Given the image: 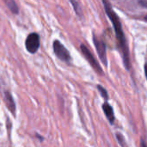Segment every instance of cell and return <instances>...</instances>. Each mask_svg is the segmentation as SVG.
<instances>
[{
	"mask_svg": "<svg viewBox=\"0 0 147 147\" xmlns=\"http://www.w3.org/2000/svg\"><path fill=\"white\" fill-rule=\"evenodd\" d=\"M102 3L104 5L106 14L108 15V16L111 20L112 24H113V26L115 28L118 46H119V48H120V50L121 52V54H122V59H123V61H124V65H125L127 70H129L130 69L129 50H128V47H127V40H126L123 29H122L121 20H120L119 16L116 15V13L112 9V8H111L109 2L103 1Z\"/></svg>",
	"mask_w": 147,
	"mask_h": 147,
	"instance_id": "6da1fadb",
	"label": "cell"
},
{
	"mask_svg": "<svg viewBox=\"0 0 147 147\" xmlns=\"http://www.w3.org/2000/svg\"><path fill=\"white\" fill-rule=\"evenodd\" d=\"M53 48L55 55L62 61L66 63H70L71 61V55L69 51L65 48V47L61 44V42L58 40H55L53 44Z\"/></svg>",
	"mask_w": 147,
	"mask_h": 147,
	"instance_id": "7a4b0ae2",
	"label": "cell"
},
{
	"mask_svg": "<svg viewBox=\"0 0 147 147\" xmlns=\"http://www.w3.org/2000/svg\"><path fill=\"white\" fill-rule=\"evenodd\" d=\"M26 50L29 53H35L40 47V36L37 33H31L28 35L25 40Z\"/></svg>",
	"mask_w": 147,
	"mask_h": 147,
	"instance_id": "3957f363",
	"label": "cell"
},
{
	"mask_svg": "<svg viewBox=\"0 0 147 147\" xmlns=\"http://www.w3.org/2000/svg\"><path fill=\"white\" fill-rule=\"evenodd\" d=\"M80 48H81V51L83 53V54L84 55L85 59L89 61V63L90 64V65L93 67V69H95V71L100 74H103V71L99 65V63L97 62V60L95 59V57L93 56V54L90 53V51L88 49V47L84 45V44H81L80 46Z\"/></svg>",
	"mask_w": 147,
	"mask_h": 147,
	"instance_id": "277c9868",
	"label": "cell"
},
{
	"mask_svg": "<svg viewBox=\"0 0 147 147\" xmlns=\"http://www.w3.org/2000/svg\"><path fill=\"white\" fill-rule=\"evenodd\" d=\"M93 42L94 45L96 47V52L100 57V59L102 60V62L104 64V65H108V62H107V55H106V45L105 43L99 38L96 37V34L93 35Z\"/></svg>",
	"mask_w": 147,
	"mask_h": 147,
	"instance_id": "5b68a950",
	"label": "cell"
},
{
	"mask_svg": "<svg viewBox=\"0 0 147 147\" xmlns=\"http://www.w3.org/2000/svg\"><path fill=\"white\" fill-rule=\"evenodd\" d=\"M3 99L5 101V103H6V106L8 107V109L10 110V112L13 115H15V113H16V105H15L13 97H12L11 94L9 91H5L4 92Z\"/></svg>",
	"mask_w": 147,
	"mask_h": 147,
	"instance_id": "8992f818",
	"label": "cell"
},
{
	"mask_svg": "<svg viewBox=\"0 0 147 147\" xmlns=\"http://www.w3.org/2000/svg\"><path fill=\"white\" fill-rule=\"evenodd\" d=\"M102 109H103V112L106 115V117L108 118V120L109 121L110 123H114L115 121V115H114V110H113V108L107 102H105L103 105H102Z\"/></svg>",
	"mask_w": 147,
	"mask_h": 147,
	"instance_id": "52a82bcc",
	"label": "cell"
},
{
	"mask_svg": "<svg viewBox=\"0 0 147 147\" xmlns=\"http://www.w3.org/2000/svg\"><path fill=\"white\" fill-rule=\"evenodd\" d=\"M5 3L7 5V7L9 8V9L13 13V14H18L19 12V9L17 4L16 3V2L12 1V0H7L5 1Z\"/></svg>",
	"mask_w": 147,
	"mask_h": 147,
	"instance_id": "ba28073f",
	"label": "cell"
},
{
	"mask_svg": "<svg viewBox=\"0 0 147 147\" xmlns=\"http://www.w3.org/2000/svg\"><path fill=\"white\" fill-rule=\"evenodd\" d=\"M71 3L73 5L74 10L76 11L77 15H78V16H81V15H82V10H81V8H80V6H79V3H78V2H75V1H71Z\"/></svg>",
	"mask_w": 147,
	"mask_h": 147,
	"instance_id": "9c48e42d",
	"label": "cell"
},
{
	"mask_svg": "<svg viewBox=\"0 0 147 147\" xmlns=\"http://www.w3.org/2000/svg\"><path fill=\"white\" fill-rule=\"evenodd\" d=\"M97 88H98V90H99V92L101 93L102 96L105 100H108V99H109V94H108L107 90H106L102 86H101V85H98Z\"/></svg>",
	"mask_w": 147,
	"mask_h": 147,
	"instance_id": "30bf717a",
	"label": "cell"
},
{
	"mask_svg": "<svg viewBox=\"0 0 147 147\" xmlns=\"http://www.w3.org/2000/svg\"><path fill=\"white\" fill-rule=\"evenodd\" d=\"M116 136H117V140H118V141L120 142V144L121 145V146L125 147V146H126V142H125V140H124V138L122 137V135H120L119 134H117Z\"/></svg>",
	"mask_w": 147,
	"mask_h": 147,
	"instance_id": "8fae6325",
	"label": "cell"
},
{
	"mask_svg": "<svg viewBox=\"0 0 147 147\" xmlns=\"http://www.w3.org/2000/svg\"><path fill=\"white\" fill-rule=\"evenodd\" d=\"M140 147H147L146 143V142H145V140H141V146Z\"/></svg>",
	"mask_w": 147,
	"mask_h": 147,
	"instance_id": "7c38bea8",
	"label": "cell"
},
{
	"mask_svg": "<svg viewBox=\"0 0 147 147\" xmlns=\"http://www.w3.org/2000/svg\"><path fill=\"white\" fill-rule=\"evenodd\" d=\"M145 73H146V77L147 79V64H146V65H145Z\"/></svg>",
	"mask_w": 147,
	"mask_h": 147,
	"instance_id": "4fadbf2b",
	"label": "cell"
},
{
	"mask_svg": "<svg viewBox=\"0 0 147 147\" xmlns=\"http://www.w3.org/2000/svg\"><path fill=\"white\" fill-rule=\"evenodd\" d=\"M145 19H146V21H147V15H146V16L145 17Z\"/></svg>",
	"mask_w": 147,
	"mask_h": 147,
	"instance_id": "5bb4252c",
	"label": "cell"
}]
</instances>
